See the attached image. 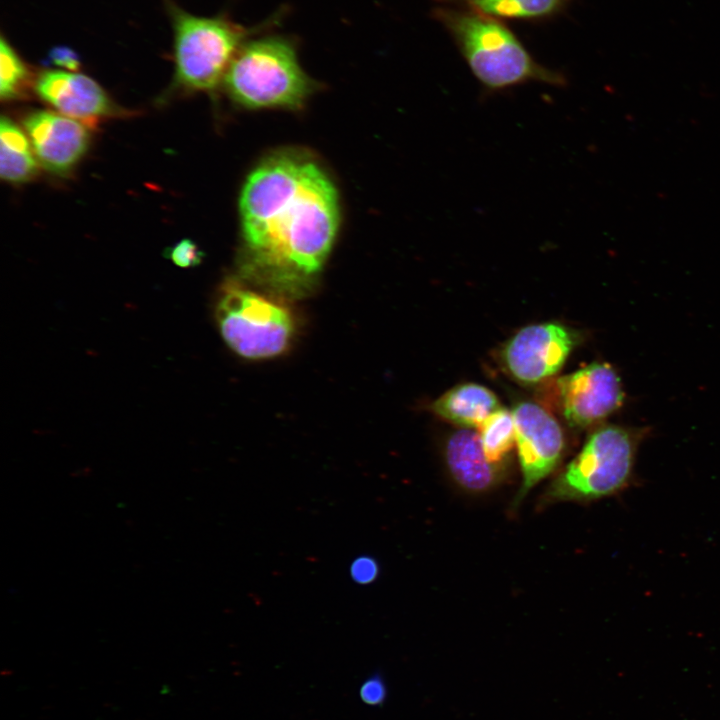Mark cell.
<instances>
[{"instance_id": "9", "label": "cell", "mask_w": 720, "mask_h": 720, "mask_svg": "<svg viewBox=\"0 0 720 720\" xmlns=\"http://www.w3.org/2000/svg\"><path fill=\"white\" fill-rule=\"evenodd\" d=\"M562 414L572 427H587L623 402L620 379L607 363H592L557 380Z\"/></svg>"}, {"instance_id": "7", "label": "cell", "mask_w": 720, "mask_h": 720, "mask_svg": "<svg viewBox=\"0 0 720 720\" xmlns=\"http://www.w3.org/2000/svg\"><path fill=\"white\" fill-rule=\"evenodd\" d=\"M512 414L522 472V483L513 501V506H518L557 466L564 449V436L557 420L537 403L520 402Z\"/></svg>"}, {"instance_id": "1", "label": "cell", "mask_w": 720, "mask_h": 720, "mask_svg": "<svg viewBox=\"0 0 720 720\" xmlns=\"http://www.w3.org/2000/svg\"><path fill=\"white\" fill-rule=\"evenodd\" d=\"M245 273L276 289L300 290L322 268L339 224L336 189L312 159L273 156L240 197Z\"/></svg>"}, {"instance_id": "17", "label": "cell", "mask_w": 720, "mask_h": 720, "mask_svg": "<svg viewBox=\"0 0 720 720\" xmlns=\"http://www.w3.org/2000/svg\"><path fill=\"white\" fill-rule=\"evenodd\" d=\"M29 71L11 44L2 36L0 41V95L2 99H14L24 90Z\"/></svg>"}, {"instance_id": "13", "label": "cell", "mask_w": 720, "mask_h": 720, "mask_svg": "<svg viewBox=\"0 0 720 720\" xmlns=\"http://www.w3.org/2000/svg\"><path fill=\"white\" fill-rule=\"evenodd\" d=\"M431 408L438 416L460 428L477 430L500 405L490 389L476 383H465L445 392Z\"/></svg>"}, {"instance_id": "11", "label": "cell", "mask_w": 720, "mask_h": 720, "mask_svg": "<svg viewBox=\"0 0 720 720\" xmlns=\"http://www.w3.org/2000/svg\"><path fill=\"white\" fill-rule=\"evenodd\" d=\"M35 90L42 100L74 119H97L114 112V105L102 87L81 73L43 71L35 81Z\"/></svg>"}, {"instance_id": "10", "label": "cell", "mask_w": 720, "mask_h": 720, "mask_svg": "<svg viewBox=\"0 0 720 720\" xmlns=\"http://www.w3.org/2000/svg\"><path fill=\"white\" fill-rule=\"evenodd\" d=\"M24 126L38 162L54 174L69 172L89 146L87 127L63 114L36 111L25 118Z\"/></svg>"}, {"instance_id": "3", "label": "cell", "mask_w": 720, "mask_h": 720, "mask_svg": "<svg viewBox=\"0 0 720 720\" xmlns=\"http://www.w3.org/2000/svg\"><path fill=\"white\" fill-rule=\"evenodd\" d=\"M296 40L287 35L251 37L232 59L224 84L231 98L247 108H297L314 89L302 69Z\"/></svg>"}, {"instance_id": "14", "label": "cell", "mask_w": 720, "mask_h": 720, "mask_svg": "<svg viewBox=\"0 0 720 720\" xmlns=\"http://www.w3.org/2000/svg\"><path fill=\"white\" fill-rule=\"evenodd\" d=\"M0 175L11 183L32 179L38 170L37 158L26 134L9 118L0 123Z\"/></svg>"}, {"instance_id": "15", "label": "cell", "mask_w": 720, "mask_h": 720, "mask_svg": "<svg viewBox=\"0 0 720 720\" xmlns=\"http://www.w3.org/2000/svg\"><path fill=\"white\" fill-rule=\"evenodd\" d=\"M493 18L539 20L561 13L573 0H444Z\"/></svg>"}, {"instance_id": "4", "label": "cell", "mask_w": 720, "mask_h": 720, "mask_svg": "<svg viewBox=\"0 0 720 720\" xmlns=\"http://www.w3.org/2000/svg\"><path fill=\"white\" fill-rule=\"evenodd\" d=\"M175 81L184 88L209 91L224 79L242 44L272 25L253 27L234 22L225 14L202 17L171 5Z\"/></svg>"}, {"instance_id": "19", "label": "cell", "mask_w": 720, "mask_h": 720, "mask_svg": "<svg viewBox=\"0 0 720 720\" xmlns=\"http://www.w3.org/2000/svg\"><path fill=\"white\" fill-rule=\"evenodd\" d=\"M359 694L361 700L367 705H382L387 697L385 681L379 674H374L361 685Z\"/></svg>"}, {"instance_id": "20", "label": "cell", "mask_w": 720, "mask_h": 720, "mask_svg": "<svg viewBox=\"0 0 720 720\" xmlns=\"http://www.w3.org/2000/svg\"><path fill=\"white\" fill-rule=\"evenodd\" d=\"M48 59L52 64L69 71L78 70L80 67L78 54L66 46H57L51 49Z\"/></svg>"}, {"instance_id": "2", "label": "cell", "mask_w": 720, "mask_h": 720, "mask_svg": "<svg viewBox=\"0 0 720 720\" xmlns=\"http://www.w3.org/2000/svg\"><path fill=\"white\" fill-rule=\"evenodd\" d=\"M432 14L452 36L485 90L498 92L530 82L566 86L561 72L538 63L498 19L467 7L438 6Z\"/></svg>"}, {"instance_id": "18", "label": "cell", "mask_w": 720, "mask_h": 720, "mask_svg": "<svg viewBox=\"0 0 720 720\" xmlns=\"http://www.w3.org/2000/svg\"><path fill=\"white\" fill-rule=\"evenodd\" d=\"M167 257L177 266L189 268L201 263L203 253L190 239H183L167 250Z\"/></svg>"}, {"instance_id": "5", "label": "cell", "mask_w": 720, "mask_h": 720, "mask_svg": "<svg viewBox=\"0 0 720 720\" xmlns=\"http://www.w3.org/2000/svg\"><path fill=\"white\" fill-rule=\"evenodd\" d=\"M639 442L633 430L618 425L598 428L549 486L546 499L594 501L624 491L634 482Z\"/></svg>"}, {"instance_id": "12", "label": "cell", "mask_w": 720, "mask_h": 720, "mask_svg": "<svg viewBox=\"0 0 720 720\" xmlns=\"http://www.w3.org/2000/svg\"><path fill=\"white\" fill-rule=\"evenodd\" d=\"M445 459L453 479L467 491L484 492L501 480L502 464L489 461L476 429L453 432L446 441Z\"/></svg>"}, {"instance_id": "6", "label": "cell", "mask_w": 720, "mask_h": 720, "mask_svg": "<svg viewBox=\"0 0 720 720\" xmlns=\"http://www.w3.org/2000/svg\"><path fill=\"white\" fill-rule=\"evenodd\" d=\"M216 320L225 343L247 359L283 353L294 331L292 316L285 307L234 282L221 290Z\"/></svg>"}, {"instance_id": "21", "label": "cell", "mask_w": 720, "mask_h": 720, "mask_svg": "<svg viewBox=\"0 0 720 720\" xmlns=\"http://www.w3.org/2000/svg\"><path fill=\"white\" fill-rule=\"evenodd\" d=\"M378 567L374 560L369 558L356 559L351 566L352 577L360 583H369L377 575Z\"/></svg>"}, {"instance_id": "16", "label": "cell", "mask_w": 720, "mask_h": 720, "mask_svg": "<svg viewBox=\"0 0 720 720\" xmlns=\"http://www.w3.org/2000/svg\"><path fill=\"white\" fill-rule=\"evenodd\" d=\"M489 461L503 464L515 444V425L512 411L498 408L477 429Z\"/></svg>"}, {"instance_id": "8", "label": "cell", "mask_w": 720, "mask_h": 720, "mask_svg": "<svg viewBox=\"0 0 720 720\" xmlns=\"http://www.w3.org/2000/svg\"><path fill=\"white\" fill-rule=\"evenodd\" d=\"M577 340L575 331L559 323L529 325L505 344L502 360L517 381L535 384L560 370Z\"/></svg>"}]
</instances>
